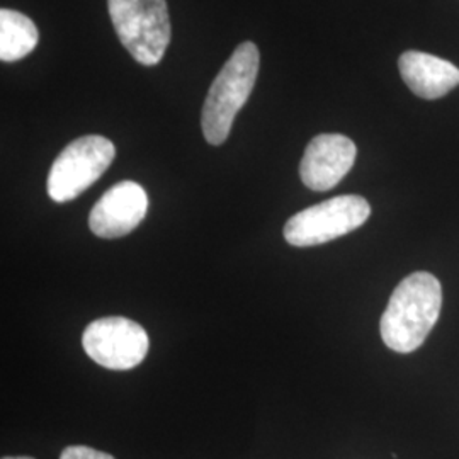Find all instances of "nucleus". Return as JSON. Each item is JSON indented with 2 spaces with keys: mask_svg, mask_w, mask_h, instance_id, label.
Returning <instances> with one entry per match:
<instances>
[{
  "mask_svg": "<svg viewBox=\"0 0 459 459\" xmlns=\"http://www.w3.org/2000/svg\"><path fill=\"white\" fill-rule=\"evenodd\" d=\"M2 459H34L30 458V456H4Z\"/></svg>",
  "mask_w": 459,
  "mask_h": 459,
  "instance_id": "nucleus-12",
  "label": "nucleus"
},
{
  "mask_svg": "<svg viewBox=\"0 0 459 459\" xmlns=\"http://www.w3.org/2000/svg\"><path fill=\"white\" fill-rule=\"evenodd\" d=\"M147 210V193L138 182H117L94 204L89 227L100 238H119L143 221Z\"/></svg>",
  "mask_w": 459,
  "mask_h": 459,
  "instance_id": "nucleus-8",
  "label": "nucleus"
},
{
  "mask_svg": "<svg viewBox=\"0 0 459 459\" xmlns=\"http://www.w3.org/2000/svg\"><path fill=\"white\" fill-rule=\"evenodd\" d=\"M39 33L33 21L22 13L0 11V58L2 62H17L28 56L38 45Z\"/></svg>",
  "mask_w": 459,
  "mask_h": 459,
  "instance_id": "nucleus-10",
  "label": "nucleus"
},
{
  "mask_svg": "<svg viewBox=\"0 0 459 459\" xmlns=\"http://www.w3.org/2000/svg\"><path fill=\"white\" fill-rule=\"evenodd\" d=\"M60 459H116L115 456L108 455V453H102L98 449H92L89 446H68L62 455Z\"/></svg>",
  "mask_w": 459,
  "mask_h": 459,
  "instance_id": "nucleus-11",
  "label": "nucleus"
},
{
  "mask_svg": "<svg viewBox=\"0 0 459 459\" xmlns=\"http://www.w3.org/2000/svg\"><path fill=\"white\" fill-rule=\"evenodd\" d=\"M116 147L99 134H85L68 143L48 174V196L55 203H68L81 196L113 164Z\"/></svg>",
  "mask_w": 459,
  "mask_h": 459,
  "instance_id": "nucleus-4",
  "label": "nucleus"
},
{
  "mask_svg": "<svg viewBox=\"0 0 459 459\" xmlns=\"http://www.w3.org/2000/svg\"><path fill=\"white\" fill-rule=\"evenodd\" d=\"M443 308V286L434 274L419 271L403 279L381 316L379 332L388 349L411 354L426 342Z\"/></svg>",
  "mask_w": 459,
  "mask_h": 459,
  "instance_id": "nucleus-1",
  "label": "nucleus"
},
{
  "mask_svg": "<svg viewBox=\"0 0 459 459\" xmlns=\"http://www.w3.org/2000/svg\"><path fill=\"white\" fill-rule=\"evenodd\" d=\"M369 214L371 206L362 196L332 197L293 214L284 225V238L293 247L322 246L359 229Z\"/></svg>",
  "mask_w": 459,
  "mask_h": 459,
  "instance_id": "nucleus-5",
  "label": "nucleus"
},
{
  "mask_svg": "<svg viewBox=\"0 0 459 459\" xmlns=\"http://www.w3.org/2000/svg\"><path fill=\"white\" fill-rule=\"evenodd\" d=\"M398 70L407 87L419 98H444L459 83V68L424 51H405L398 58Z\"/></svg>",
  "mask_w": 459,
  "mask_h": 459,
  "instance_id": "nucleus-9",
  "label": "nucleus"
},
{
  "mask_svg": "<svg viewBox=\"0 0 459 459\" xmlns=\"http://www.w3.org/2000/svg\"><path fill=\"white\" fill-rule=\"evenodd\" d=\"M356 143L344 134H318L308 143L303 153L299 178L312 191H330L349 174L356 162Z\"/></svg>",
  "mask_w": 459,
  "mask_h": 459,
  "instance_id": "nucleus-7",
  "label": "nucleus"
},
{
  "mask_svg": "<svg viewBox=\"0 0 459 459\" xmlns=\"http://www.w3.org/2000/svg\"><path fill=\"white\" fill-rule=\"evenodd\" d=\"M83 351L99 366L126 371L136 368L148 352L145 328L125 316L94 320L83 330Z\"/></svg>",
  "mask_w": 459,
  "mask_h": 459,
  "instance_id": "nucleus-6",
  "label": "nucleus"
},
{
  "mask_svg": "<svg viewBox=\"0 0 459 459\" xmlns=\"http://www.w3.org/2000/svg\"><path fill=\"white\" fill-rule=\"evenodd\" d=\"M259 65L257 45L244 41L216 75L201 113V128L210 145L218 147L227 142L235 117L252 94Z\"/></svg>",
  "mask_w": 459,
  "mask_h": 459,
  "instance_id": "nucleus-2",
  "label": "nucleus"
},
{
  "mask_svg": "<svg viewBox=\"0 0 459 459\" xmlns=\"http://www.w3.org/2000/svg\"><path fill=\"white\" fill-rule=\"evenodd\" d=\"M116 34L133 58L145 66L160 64L170 43L165 0H108Z\"/></svg>",
  "mask_w": 459,
  "mask_h": 459,
  "instance_id": "nucleus-3",
  "label": "nucleus"
}]
</instances>
